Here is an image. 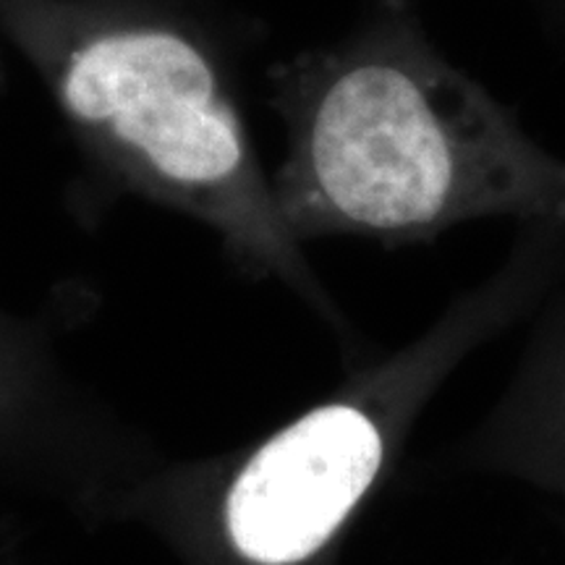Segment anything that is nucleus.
<instances>
[{"label": "nucleus", "instance_id": "obj_6", "mask_svg": "<svg viewBox=\"0 0 565 565\" xmlns=\"http://www.w3.org/2000/svg\"><path fill=\"white\" fill-rule=\"evenodd\" d=\"M553 3H557V6H565V0H553Z\"/></svg>", "mask_w": 565, "mask_h": 565}, {"label": "nucleus", "instance_id": "obj_4", "mask_svg": "<svg viewBox=\"0 0 565 565\" xmlns=\"http://www.w3.org/2000/svg\"><path fill=\"white\" fill-rule=\"evenodd\" d=\"M532 315L505 391L461 443L456 461L565 500V275Z\"/></svg>", "mask_w": 565, "mask_h": 565}, {"label": "nucleus", "instance_id": "obj_5", "mask_svg": "<svg viewBox=\"0 0 565 565\" xmlns=\"http://www.w3.org/2000/svg\"><path fill=\"white\" fill-rule=\"evenodd\" d=\"M6 341H9V338H6V328H3V320H0V353L6 351Z\"/></svg>", "mask_w": 565, "mask_h": 565}, {"label": "nucleus", "instance_id": "obj_1", "mask_svg": "<svg viewBox=\"0 0 565 565\" xmlns=\"http://www.w3.org/2000/svg\"><path fill=\"white\" fill-rule=\"evenodd\" d=\"M265 79L286 129L273 196L301 246L427 244L482 217L565 225V158L437 47L422 0H366Z\"/></svg>", "mask_w": 565, "mask_h": 565}, {"label": "nucleus", "instance_id": "obj_2", "mask_svg": "<svg viewBox=\"0 0 565 565\" xmlns=\"http://www.w3.org/2000/svg\"><path fill=\"white\" fill-rule=\"evenodd\" d=\"M0 34L116 194L192 217L249 280L288 288L353 359V330L288 233L246 126L263 21L217 0H0Z\"/></svg>", "mask_w": 565, "mask_h": 565}, {"label": "nucleus", "instance_id": "obj_3", "mask_svg": "<svg viewBox=\"0 0 565 565\" xmlns=\"http://www.w3.org/2000/svg\"><path fill=\"white\" fill-rule=\"evenodd\" d=\"M563 275L565 225L519 223L503 265L412 343L359 364L333 393L231 456L145 487L139 508L192 565H338L424 406Z\"/></svg>", "mask_w": 565, "mask_h": 565}]
</instances>
